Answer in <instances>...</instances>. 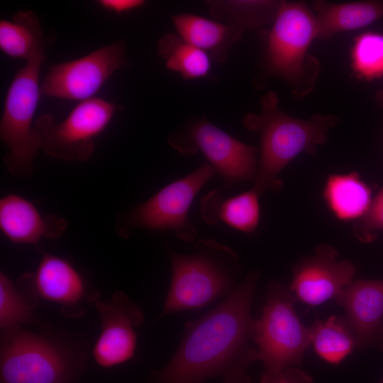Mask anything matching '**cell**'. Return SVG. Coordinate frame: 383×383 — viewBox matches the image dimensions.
Listing matches in <instances>:
<instances>
[{"label":"cell","mask_w":383,"mask_h":383,"mask_svg":"<svg viewBox=\"0 0 383 383\" xmlns=\"http://www.w3.org/2000/svg\"><path fill=\"white\" fill-rule=\"evenodd\" d=\"M318 38L328 39L343 31L358 29L383 18V0L333 4L313 1Z\"/></svg>","instance_id":"obj_18"},{"label":"cell","mask_w":383,"mask_h":383,"mask_svg":"<svg viewBox=\"0 0 383 383\" xmlns=\"http://www.w3.org/2000/svg\"><path fill=\"white\" fill-rule=\"evenodd\" d=\"M118 106L93 97L80 101L66 118L57 123L46 113L34 122L40 149L62 160L85 162L94 150V140L110 123Z\"/></svg>","instance_id":"obj_8"},{"label":"cell","mask_w":383,"mask_h":383,"mask_svg":"<svg viewBox=\"0 0 383 383\" xmlns=\"http://www.w3.org/2000/svg\"><path fill=\"white\" fill-rule=\"evenodd\" d=\"M311 344L326 362L339 364L357 347L355 335L345 318L332 316L316 320L311 326Z\"/></svg>","instance_id":"obj_23"},{"label":"cell","mask_w":383,"mask_h":383,"mask_svg":"<svg viewBox=\"0 0 383 383\" xmlns=\"http://www.w3.org/2000/svg\"><path fill=\"white\" fill-rule=\"evenodd\" d=\"M323 197L332 213L345 221L362 216L372 199V189L357 172L331 174L323 188Z\"/></svg>","instance_id":"obj_20"},{"label":"cell","mask_w":383,"mask_h":383,"mask_svg":"<svg viewBox=\"0 0 383 383\" xmlns=\"http://www.w3.org/2000/svg\"><path fill=\"white\" fill-rule=\"evenodd\" d=\"M40 52L15 74L8 89L0 121V139L7 148L4 162L17 177H30L40 149L33 118L40 96V73L45 61Z\"/></svg>","instance_id":"obj_5"},{"label":"cell","mask_w":383,"mask_h":383,"mask_svg":"<svg viewBox=\"0 0 383 383\" xmlns=\"http://www.w3.org/2000/svg\"><path fill=\"white\" fill-rule=\"evenodd\" d=\"M355 71L367 79L383 74V35L367 33L358 36L353 50Z\"/></svg>","instance_id":"obj_26"},{"label":"cell","mask_w":383,"mask_h":383,"mask_svg":"<svg viewBox=\"0 0 383 383\" xmlns=\"http://www.w3.org/2000/svg\"><path fill=\"white\" fill-rule=\"evenodd\" d=\"M34 297L61 306L66 316H79L89 299L83 277L68 260L44 253L34 274L24 275Z\"/></svg>","instance_id":"obj_14"},{"label":"cell","mask_w":383,"mask_h":383,"mask_svg":"<svg viewBox=\"0 0 383 383\" xmlns=\"http://www.w3.org/2000/svg\"><path fill=\"white\" fill-rule=\"evenodd\" d=\"M377 231H383V185L372 198L367 211L353 227V235L362 243L373 240Z\"/></svg>","instance_id":"obj_27"},{"label":"cell","mask_w":383,"mask_h":383,"mask_svg":"<svg viewBox=\"0 0 383 383\" xmlns=\"http://www.w3.org/2000/svg\"><path fill=\"white\" fill-rule=\"evenodd\" d=\"M346 313L358 348H383V279L357 280L334 299Z\"/></svg>","instance_id":"obj_15"},{"label":"cell","mask_w":383,"mask_h":383,"mask_svg":"<svg viewBox=\"0 0 383 383\" xmlns=\"http://www.w3.org/2000/svg\"><path fill=\"white\" fill-rule=\"evenodd\" d=\"M170 143L185 155L200 150L214 169L228 184L255 181L257 172V149L245 144L206 119L188 129L180 140L170 138Z\"/></svg>","instance_id":"obj_11"},{"label":"cell","mask_w":383,"mask_h":383,"mask_svg":"<svg viewBox=\"0 0 383 383\" xmlns=\"http://www.w3.org/2000/svg\"><path fill=\"white\" fill-rule=\"evenodd\" d=\"M97 2L103 9L119 14L140 8L145 4L143 0H100Z\"/></svg>","instance_id":"obj_29"},{"label":"cell","mask_w":383,"mask_h":383,"mask_svg":"<svg viewBox=\"0 0 383 383\" xmlns=\"http://www.w3.org/2000/svg\"><path fill=\"white\" fill-rule=\"evenodd\" d=\"M208 3L213 17L244 29L274 21L282 1L226 0Z\"/></svg>","instance_id":"obj_24"},{"label":"cell","mask_w":383,"mask_h":383,"mask_svg":"<svg viewBox=\"0 0 383 383\" xmlns=\"http://www.w3.org/2000/svg\"><path fill=\"white\" fill-rule=\"evenodd\" d=\"M215 172L208 162L159 190L144 203L122 214L116 231L128 237L133 229L172 230L182 240L193 242L196 231L188 217L192 201Z\"/></svg>","instance_id":"obj_7"},{"label":"cell","mask_w":383,"mask_h":383,"mask_svg":"<svg viewBox=\"0 0 383 383\" xmlns=\"http://www.w3.org/2000/svg\"><path fill=\"white\" fill-rule=\"evenodd\" d=\"M316 38L317 20L308 6L283 1L268 37L266 62L269 70L294 84L304 73L306 54Z\"/></svg>","instance_id":"obj_10"},{"label":"cell","mask_w":383,"mask_h":383,"mask_svg":"<svg viewBox=\"0 0 383 383\" xmlns=\"http://www.w3.org/2000/svg\"><path fill=\"white\" fill-rule=\"evenodd\" d=\"M379 383H383V379H382V381Z\"/></svg>","instance_id":"obj_31"},{"label":"cell","mask_w":383,"mask_h":383,"mask_svg":"<svg viewBox=\"0 0 383 383\" xmlns=\"http://www.w3.org/2000/svg\"><path fill=\"white\" fill-rule=\"evenodd\" d=\"M84 365V354L54 335L1 330L0 383H77Z\"/></svg>","instance_id":"obj_4"},{"label":"cell","mask_w":383,"mask_h":383,"mask_svg":"<svg viewBox=\"0 0 383 383\" xmlns=\"http://www.w3.org/2000/svg\"><path fill=\"white\" fill-rule=\"evenodd\" d=\"M126 64L123 42L104 46L80 58L50 67L40 84V94L72 101L87 100Z\"/></svg>","instance_id":"obj_9"},{"label":"cell","mask_w":383,"mask_h":383,"mask_svg":"<svg viewBox=\"0 0 383 383\" xmlns=\"http://www.w3.org/2000/svg\"><path fill=\"white\" fill-rule=\"evenodd\" d=\"M260 272L248 273L214 308L184 324L179 347L168 363L154 370L150 383H252L248 369L257 360L251 306Z\"/></svg>","instance_id":"obj_1"},{"label":"cell","mask_w":383,"mask_h":383,"mask_svg":"<svg viewBox=\"0 0 383 383\" xmlns=\"http://www.w3.org/2000/svg\"><path fill=\"white\" fill-rule=\"evenodd\" d=\"M172 277L160 317L201 309L226 298L241 282L236 252L213 239L198 240L192 252H170Z\"/></svg>","instance_id":"obj_3"},{"label":"cell","mask_w":383,"mask_h":383,"mask_svg":"<svg viewBox=\"0 0 383 383\" xmlns=\"http://www.w3.org/2000/svg\"><path fill=\"white\" fill-rule=\"evenodd\" d=\"M260 196L252 189L223 200L212 192L201 201V216L209 223L221 220L244 233L256 230L260 219Z\"/></svg>","instance_id":"obj_19"},{"label":"cell","mask_w":383,"mask_h":383,"mask_svg":"<svg viewBox=\"0 0 383 383\" xmlns=\"http://www.w3.org/2000/svg\"><path fill=\"white\" fill-rule=\"evenodd\" d=\"M29 297L3 272H0V328L21 327L37 321Z\"/></svg>","instance_id":"obj_25"},{"label":"cell","mask_w":383,"mask_h":383,"mask_svg":"<svg viewBox=\"0 0 383 383\" xmlns=\"http://www.w3.org/2000/svg\"><path fill=\"white\" fill-rule=\"evenodd\" d=\"M375 101L377 104L383 108V89L378 91L375 95Z\"/></svg>","instance_id":"obj_30"},{"label":"cell","mask_w":383,"mask_h":383,"mask_svg":"<svg viewBox=\"0 0 383 383\" xmlns=\"http://www.w3.org/2000/svg\"><path fill=\"white\" fill-rule=\"evenodd\" d=\"M337 250L321 244L314 253L301 259L293 268L289 287L296 300L309 306L319 305L335 297L353 282L356 272L349 260H338Z\"/></svg>","instance_id":"obj_13"},{"label":"cell","mask_w":383,"mask_h":383,"mask_svg":"<svg viewBox=\"0 0 383 383\" xmlns=\"http://www.w3.org/2000/svg\"><path fill=\"white\" fill-rule=\"evenodd\" d=\"M260 383H313L306 372L294 367H287L279 372H265Z\"/></svg>","instance_id":"obj_28"},{"label":"cell","mask_w":383,"mask_h":383,"mask_svg":"<svg viewBox=\"0 0 383 383\" xmlns=\"http://www.w3.org/2000/svg\"><path fill=\"white\" fill-rule=\"evenodd\" d=\"M157 52L167 68L178 72L184 79L202 78L209 74L210 57L179 35L170 33L162 35L157 43Z\"/></svg>","instance_id":"obj_22"},{"label":"cell","mask_w":383,"mask_h":383,"mask_svg":"<svg viewBox=\"0 0 383 383\" xmlns=\"http://www.w3.org/2000/svg\"><path fill=\"white\" fill-rule=\"evenodd\" d=\"M45 40L37 16L18 11L11 21H0V49L7 56L26 62L45 51Z\"/></svg>","instance_id":"obj_21"},{"label":"cell","mask_w":383,"mask_h":383,"mask_svg":"<svg viewBox=\"0 0 383 383\" xmlns=\"http://www.w3.org/2000/svg\"><path fill=\"white\" fill-rule=\"evenodd\" d=\"M172 20L180 37L216 62L226 60L228 49L243 31L239 26L194 14H177Z\"/></svg>","instance_id":"obj_17"},{"label":"cell","mask_w":383,"mask_h":383,"mask_svg":"<svg viewBox=\"0 0 383 383\" xmlns=\"http://www.w3.org/2000/svg\"><path fill=\"white\" fill-rule=\"evenodd\" d=\"M67 227L65 218L55 214L43 216L22 196L10 194L0 200V229L13 243L36 245L42 239L59 238Z\"/></svg>","instance_id":"obj_16"},{"label":"cell","mask_w":383,"mask_h":383,"mask_svg":"<svg viewBox=\"0 0 383 383\" xmlns=\"http://www.w3.org/2000/svg\"><path fill=\"white\" fill-rule=\"evenodd\" d=\"M277 94L267 92L261 98L259 114L249 113L244 126L260 135V159L252 189L260 196L270 189L280 186L278 176L299 154H313L323 145L327 133L338 120L334 115L316 114L301 120L278 109Z\"/></svg>","instance_id":"obj_2"},{"label":"cell","mask_w":383,"mask_h":383,"mask_svg":"<svg viewBox=\"0 0 383 383\" xmlns=\"http://www.w3.org/2000/svg\"><path fill=\"white\" fill-rule=\"evenodd\" d=\"M296 300L289 288L274 282L267 285L262 311L253 328L257 360L265 372L301 365L311 345L310 328L296 315Z\"/></svg>","instance_id":"obj_6"},{"label":"cell","mask_w":383,"mask_h":383,"mask_svg":"<svg viewBox=\"0 0 383 383\" xmlns=\"http://www.w3.org/2000/svg\"><path fill=\"white\" fill-rule=\"evenodd\" d=\"M101 330L92 355L105 368L121 365L134 357L137 332L145 319L143 311L123 292H116L109 301L96 300Z\"/></svg>","instance_id":"obj_12"}]
</instances>
